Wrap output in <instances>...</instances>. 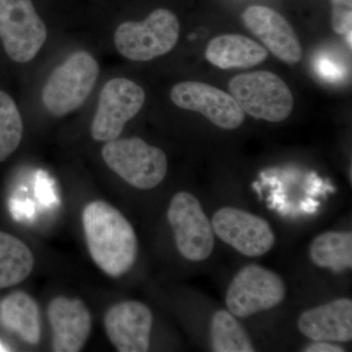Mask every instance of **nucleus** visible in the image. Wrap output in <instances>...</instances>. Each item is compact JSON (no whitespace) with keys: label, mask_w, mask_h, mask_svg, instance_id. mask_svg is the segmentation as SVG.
<instances>
[{"label":"nucleus","mask_w":352,"mask_h":352,"mask_svg":"<svg viewBox=\"0 0 352 352\" xmlns=\"http://www.w3.org/2000/svg\"><path fill=\"white\" fill-rule=\"evenodd\" d=\"M82 226L90 256L104 273L119 278L131 270L138 237L120 210L106 201H91L83 210Z\"/></svg>","instance_id":"obj_1"},{"label":"nucleus","mask_w":352,"mask_h":352,"mask_svg":"<svg viewBox=\"0 0 352 352\" xmlns=\"http://www.w3.org/2000/svg\"><path fill=\"white\" fill-rule=\"evenodd\" d=\"M98 75L95 58L87 51H76L51 73L44 85V106L56 117L74 112L91 94Z\"/></svg>","instance_id":"obj_2"},{"label":"nucleus","mask_w":352,"mask_h":352,"mask_svg":"<svg viewBox=\"0 0 352 352\" xmlns=\"http://www.w3.org/2000/svg\"><path fill=\"white\" fill-rule=\"evenodd\" d=\"M229 90L243 112L254 119L283 122L293 111L291 90L281 78L271 72L234 76L229 82Z\"/></svg>","instance_id":"obj_3"},{"label":"nucleus","mask_w":352,"mask_h":352,"mask_svg":"<svg viewBox=\"0 0 352 352\" xmlns=\"http://www.w3.org/2000/svg\"><path fill=\"white\" fill-rule=\"evenodd\" d=\"M102 157L113 173L138 189L155 188L168 173V159L163 150L138 138L106 142Z\"/></svg>","instance_id":"obj_4"},{"label":"nucleus","mask_w":352,"mask_h":352,"mask_svg":"<svg viewBox=\"0 0 352 352\" xmlns=\"http://www.w3.org/2000/svg\"><path fill=\"white\" fill-rule=\"evenodd\" d=\"M180 25L177 17L160 8L143 22H126L117 28L113 36L116 47L131 61L145 62L170 52L177 43Z\"/></svg>","instance_id":"obj_5"},{"label":"nucleus","mask_w":352,"mask_h":352,"mask_svg":"<svg viewBox=\"0 0 352 352\" xmlns=\"http://www.w3.org/2000/svg\"><path fill=\"white\" fill-rule=\"evenodd\" d=\"M47 38V29L32 0H0V39L17 63L32 61Z\"/></svg>","instance_id":"obj_6"},{"label":"nucleus","mask_w":352,"mask_h":352,"mask_svg":"<svg viewBox=\"0 0 352 352\" xmlns=\"http://www.w3.org/2000/svg\"><path fill=\"white\" fill-rule=\"evenodd\" d=\"M286 294V284L279 275L258 264H250L229 285L226 305L236 317L245 318L277 307Z\"/></svg>","instance_id":"obj_7"},{"label":"nucleus","mask_w":352,"mask_h":352,"mask_svg":"<svg viewBox=\"0 0 352 352\" xmlns=\"http://www.w3.org/2000/svg\"><path fill=\"white\" fill-rule=\"evenodd\" d=\"M176 247L190 261H203L210 258L214 248L212 222L200 201L189 192H179L171 199L168 210Z\"/></svg>","instance_id":"obj_8"},{"label":"nucleus","mask_w":352,"mask_h":352,"mask_svg":"<svg viewBox=\"0 0 352 352\" xmlns=\"http://www.w3.org/2000/svg\"><path fill=\"white\" fill-rule=\"evenodd\" d=\"M144 102V90L138 83L124 78L109 80L99 95L91 124L92 138L99 142L119 138L126 122L140 112Z\"/></svg>","instance_id":"obj_9"},{"label":"nucleus","mask_w":352,"mask_h":352,"mask_svg":"<svg viewBox=\"0 0 352 352\" xmlns=\"http://www.w3.org/2000/svg\"><path fill=\"white\" fill-rule=\"evenodd\" d=\"M212 226L220 240L250 258L267 254L276 241L265 219L240 208H219L212 217Z\"/></svg>","instance_id":"obj_10"},{"label":"nucleus","mask_w":352,"mask_h":352,"mask_svg":"<svg viewBox=\"0 0 352 352\" xmlns=\"http://www.w3.org/2000/svg\"><path fill=\"white\" fill-rule=\"evenodd\" d=\"M170 98L177 107L201 113L222 129H237L245 120V113L232 95L207 83H177L171 89Z\"/></svg>","instance_id":"obj_11"},{"label":"nucleus","mask_w":352,"mask_h":352,"mask_svg":"<svg viewBox=\"0 0 352 352\" xmlns=\"http://www.w3.org/2000/svg\"><path fill=\"white\" fill-rule=\"evenodd\" d=\"M104 327L118 351H149L153 314L144 303L129 300L113 305L104 317Z\"/></svg>","instance_id":"obj_12"},{"label":"nucleus","mask_w":352,"mask_h":352,"mask_svg":"<svg viewBox=\"0 0 352 352\" xmlns=\"http://www.w3.org/2000/svg\"><path fill=\"white\" fill-rule=\"evenodd\" d=\"M242 19L247 29L263 41L274 56L289 65L302 60V45L295 31L288 21L274 9L250 6L243 13Z\"/></svg>","instance_id":"obj_13"},{"label":"nucleus","mask_w":352,"mask_h":352,"mask_svg":"<svg viewBox=\"0 0 352 352\" xmlns=\"http://www.w3.org/2000/svg\"><path fill=\"white\" fill-rule=\"evenodd\" d=\"M52 329V349L56 352H78L87 344L91 331V314L78 298L57 296L47 308Z\"/></svg>","instance_id":"obj_14"},{"label":"nucleus","mask_w":352,"mask_h":352,"mask_svg":"<svg viewBox=\"0 0 352 352\" xmlns=\"http://www.w3.org/2000/svg\"><path fill=\"white\" fill-rule=\"evenodd\" d=\"M300 333L312 340L349 342L352 340V302L339 298L311 308L298 321Z\"/></svg>","instance_id":"obj_15"},{"label":"nucleus","mask_w":352,"mask_h":352,"mask_svg":"<svg viewBox=\"0 0 352 352\" xmlns=\"http://www.w3.org/2000/svg\"><path fill=\"white\" fill-rule=\"evenodd\" d=\"M268 56L267 50L241 34H222L212 39L206 50L208 61L220 69L251 68Z\"/></svg>","instance_id":"obj_16"},{"label":"nucleus","mask_w":352,"mask_h":352,"mask_svg":"<svg viewBox=\"0 0 352 352\" xmlns=\"http://www.w3.org/2000/svg\"><path fill=\"white\" fill-rule=\"evenodd\" d=\"M0 321L27 344L34 346L41 340V314L38 303L29 294L16 292L3 298L0 302Z\"/></svg>","instance_id":"obj_17"},{"label":"nucleus","mask_w":352,"mask_h":352,"mask_svg":"<svg viewBox=\"0 0 352 352\" xmlns=\"http://www.w3.org/2000/svg\"><path fill=\"white\" fill-rule=\"evenodd\" d=\"M315 265L342 272L352 267V233L328 231L317 236L309 248Z\"/></svg>","instance_id":"obj_18"},{"label":"nucleus","mask_w":352,"mask_h":352,"mask_svg":"<svg viewBox=\"0 0 352 352\" xmlns=\"http://www.w3.org/2000/svg\"><path fill=\"white\" fill-rule=\"evenodd\" d=\"M34 265V254L25 243L0 231V289L24 281Z\"/></svg>","instance_id":"obj_19"},{"label":"nucleus","mask_w":352,"mask_h":352,"mask_svg":"<svg viewBox=\"0 0 352 352\" xmlns=\"http://www.w3.org/2000/svg\"><path fill=\"white\" fill-rule=\"evenodd\" d=\"M210 346L215 352H252L254 344L235 315L221 309L210 322Z\"/></svg>","instance_id":"obj_20"},{"label":"nucleus","mask_w":352,"mask_h":352,"mask_svg":"<svg viewBox=\"0 0 352 352\" xmlns=\"http://www.w3.org/2000/svg\"><path fill=\"white\" fill-rule=\"evenodd\" d=\"M22 117L10 95L0 90V162L19 147L23 138Z\"/></svg>","instance_id":"obj_21"},{"label":"nucleus","mask_w":352,"mask_h":352,"mask_svg":"<svg viewBox=\"0 0 352 352\" xmlns=\"http://www.w3.org/2000/svg\"><path fill=\"white\" fill-rule=\"evenodd\" d=\"M316 71L319 75L330 82L340 80L344 76V69L337 62L328 57H320L316 61Z\"/></svg>","instance_id":"obj_22"},{"label":"nucleus","mask_w":352,"mask_h":352,"mask_svg":"<svg viewBox=\"0 0 352 352\" xmlns=\"http://www.w3.org/2000/svg\"><path fill=\"white\" fill-rule=\"evenodd\" d=\"M305 352H344V347L333 344L332 342L325 340H315L314 344H309L303 349Z\"/></svg>","instance_id":"obj_23"},{"label":"nucleus","mask_w":352,"mask_h":352,"mask_svg":"<svg viewBox=\"0 0 352 352\" xmlns=\"http://www.w3.org/2000/svg\"><path fill=\"white\" fill-rule=\"evenodd\" d=\"M333 6H351V0H331Z\"/></svg>","instance_id":"obj_24"},{"label":"nucleus","mask_w":352,"mask_h":352,"mask_svg":"<svg viewBox=\"0 0 352 352\" xmlns=\"http://www.w3.org/2000/svg\"><path fill=\"white\" fill-rule=\"evenodd\" d=\"M6 351V349H4V346H2L1 344H0V351Z\"/></svg>","instance_id":"obj_25"}]
</instances>
